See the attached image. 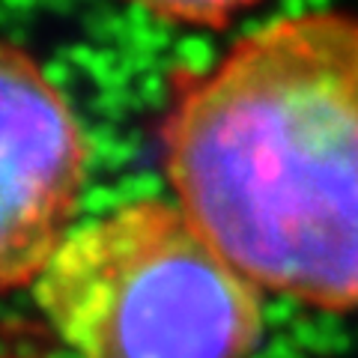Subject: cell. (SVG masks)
<instances>
[{
    "instance_id": "obj_4",
    "label": "cell",
    "mask_w": 358,
    "mask_h": 358,
    "mask_svg": "<svg viewBox=\"0 0 358 358\" xmlns=\"http://www.w3.org/2000/svg\"><path fill=\"white\" fill-rule=\"evenodd\" d=\"M150 15L192 27H221L236 15L254 9L260 0H129Z\"/></svg>"
},
{
    "instance_id": "obj_1",
    "label": "cell",
    "mask_w": 358,
    "mask_h": 358,
    "mask_svg": "<svg viewBox=\"0 0 358 358\" xmlns=\"http://www.w3.org/2000/svg\"><path fill=\"white\" fill-rule=\"evenodd\" d=\"M176 203L266 293L358 308V15L266 21L176 99Z\"/></svg>"
},
{
    "instance_id": "obj_2",
    "label": "cell",
    "mask_w": 358,
    "mask_h": 358,
    "mask_svg": "<svg viewBox=\"0 0 358 358\" xmlns=\"http://www.w3.org/2000/svg\"><path fill=\"white\" fill-rule=\"evenodd\" d=\"M33 289L81 358H251L263 338L260 287L164 200L72 230Z\"/></svg>"
},
{
    "instance_id": "obj_3",
    "label": "cell",
    "mask_w": 358,
    "mask_h": 358,
    "mask_svg": "<svg viewBox=\"0 0 358 358\" xmlns=\"http://www.w3.org/2000/svg\"><path fill=\"white\" fill-rule=\"evenodd\" d=\"M87 141L45 69L0 42V293L36 287L72 233Z\"/></svg>"
}]
</instances>
